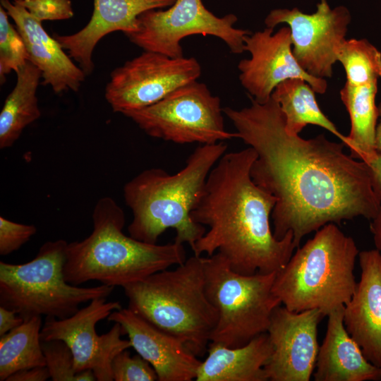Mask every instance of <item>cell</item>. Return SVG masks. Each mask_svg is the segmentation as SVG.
<instances>
[{
    "label": "cell",
    "instance_id": "obj_14",
    "mask_svg": "<svg viewBox=\"0 0 381 381\" xmlns=\"http://www.w3.org/2000/svg\"><path fill=\"white\" fill-rule=\"evenodd\" d=\"M324 317L318 309L294 312L280 305L274 310L267 331L272 346L264 367L268 380H310L320 348L318 327Z\"/></svg>",
    "mask_w": 381,
    "mask_h": 381
},
{
    "label": "cell",
    "instance_id": "obj_37",
    "mask_svg": "<svg viewBox=\"0 0 381 381\" xmlns=\"http://www.w3.org/2000/svg\"><path fill=\"white\" fill-rule=\"evenodd\" d=\"M379 121L377 122L375 131V149L378 153H381V102L377 106Z\"/></svg>",
    "mask_w": 381,
    "mask_h": 381
},
{
    "label": "cell",
    "instance_id": "obj_22",
    "mask_svg": "<svg viewBox=\"0 0 381 381\" xmlns=\"http://www.w3.org/2000/svg\"><path fill=\"white\" fill-rule=\"evenodd\" d=\"M378 80L375 78L361 85L346 82L340 90L351 122L350 132L342 143L349 148L353 158L363 162L377 153L375 138L379 114L375 97Z\"/></svg>",
    "mask_w": 381,
    "mask_h": 381
},
{
    "label": "cell",
    "instance_id": "obj_33",
    "mask_svg": "<svg viewBox=\"0 0 381 381\" xmlns=\"http://www.w3.org/2000/svg\"><path fill=\"white\" fill-rule=\"evenodd\" d=\"M50 378L47 367L37 366L16 372L6 381H45Z\"/></svg>",
    "mask_w": 381,
    "mask_h": 381
},
{
    "label": "cell",
    "instance_id": "obj_28",
    "mask_svg": "<svg viewBox=\"0 0 381 381\" xmlns=\"http://www.w3.org/2000/svg\"><path fill=\"white\" fill-rule=\"evenodd\" d=\"M29 60L25 42L18 30L8 20L6 10L0 6V78L5 82L6 75L16 73Z\"/></svg>",
    "mask_w": 381,
    "mask_h": 381
},
{
    "label": "cell",
    "instance_id": "obj_19",
    "mask_svg": "<svg viewBox=\"0 0 381 381\" xmlns=\"http://www.w3.org/2000/svg\"><path fill=\"white\" fill-rule=\"evenodd\" d=\"M344 308L328 314L325 337L316 360L315 381H366L381 380V367L369 362L347 332Z\"/></svg>",
    "mask_w": 381,
    "mask_h": 381
},
{
    "label": "cell",
    "instance_id": "obj_30",
    "mask_svg": "<svg viewBox=\"0 0 381 381\" xmlns=\"http://www.w3.org/2000/svg\"><path fill=\"white\" fill-rule=\"evenodd\" d=\"M115 381H154L157 375L152 365L139 354L131 356L126 349L114 359L111 365Z\"/></svg>",
    "mask_w": 381,
    "mask_h": 381
},
{
    "label": "cell",
    "instance_id": "obj_7",
    "mask_svg": "<svg viewBox=\"0 0 381 381\" xmlns=\"http://www.w3.org/2000/svg\"><path fill=\"white\" fill-rule=\"evenodd\" d=\"M67 246L63 239L47 241L26 263L1 261L0 306L24 320L42 315L64 319L75 313L80 304L109 296L114 286L79 287L66 281Z\"/></svg>",
    "mask_w": 381,
    "mask_h": 381
},
{
    "label": "cell",
    "instance_id": "obj_26",
    "mask_svg": "<svg viewBox=\"0 0 381 381\" xmlns=\"http://www.w3.org/2000/svg\"><path fill=\"white\" fill-rule=\"evenodd\" d=\"M337 56L344 69L346 83L361 85L381 78V52L366 39H345Z\"/></svg>",
    "mask_w": 381,
    "mask_h": 381
},
{
    "label": "cell",
    "instance_id": "obj_11",
    "mask_svg": "<svg viewBox=\"0 0 381 381\" xmlns=\"http://www.w3.org/2000/svg\"><path fill=\"white\" fill-rule=\"evenodd\" d=\"M202 72L193 57L171 58L144 51L113 70L104 97L122 114L150 106L177 88L197 80Z\"/></svg>",
    "mask_w": 381,
    "mask_h": 381
},
{
    "label": "cell",
    "instance_id": "obj_32",
    "mask_svg": "<svg viewBox=\"0 0 381 381\" xmlns=\"http://www.w3.org/2000/svg\"><path fill=\"white\" fill-rule=\"evenodd\" d=\"M34 225L20 224L0 217V255H6L18 250L35 234Z\"/></svg>",
    "mask_w": 381,
    "mask_h": 381
},
{
    "label": "cell",
    "instance_id": "obj_29",
    "mask_svg": "<svg viewBox=\"0 0 381 381\" xmlns=\"http://www.w3.org/2000/svg\"><path fill=\"white\" fill-rule=\"evenodd\" d=\"M124 334L121 325L114 322L111 329L99 336V346L92 369L97 381H112V362L121 351L131 347V341L122 339Z\"/></svg>",
    "mask_w": 381,
    "mask_h": 381
},
{
    "label": "cell",
    "instance_id": "obj_36",
    "mask_svg": "<svg viewBox=\"0 0 381 381\" xmlns=\"http://www.w3.org/2000/svg\"><path fill=\"white\" fill-rule=\"evenodd\" d=\"M370 230L373 234L375 248L381 253V209L377 215L372 219Z\"/></svg>",
    "mask_w": 381,
    "mask_h": 381
},
{
    "label": "cell",
    "instance_id": "obj_3",
    "mask_svg": "<svg viewBox=\"0 0 381 381\" xmlns=\"http://www.w3.org/2000/svg\"><path fill=\"white\" fill-rule=\"evenodd\" d=\"M226 150L224 141L200 145L177 173L170 174L161 168H150L127 182L123 195L133 214L128 226L129 235L156 244L161 234L174 229V241L188 243L192 249L206 228L193 220L191 212L202 193L210 171Z\"/></svg>",
    "mask_w": 381,
    "mask_h": 381
},
{
    "label": "cell",
    "instance_id": "obj_24",
    "mask_svg": "<svg viewBox=\"0 0 381 381\" xmlns=\"http://www.w3.org/2000/svg\"><path fill=\"white\" fill-rule=\"evenodd\" d=\"M315 93L312 87L301 78L286 80L275 87L272 97L283 114L286 131L291 135H299L307 125L312 124L325 128L343 142L345 135L322 112Z\"/></svg>",
    "mask_w": 381,
    "mask_h": 381
},
{
    "label": "cell",
    "instance_id": "obj_13",
    "mask_svg": "<svg viewBox=\"0 0 381 381\" xmlns=\"http://www.w3.org/2000/svg\"><path fill=\"white\" fill-rule=\"evenodd\" d=\"M244 44L250 57L238 62V78L248 96L256 102H267L275 87L291 78L306 80L318 94L327 91L326 79L310 75L296 61L288 26L275 32L270 28L251 32L244 37Z\"/></svg>",
    "mask_w": 381,
    "mask_h": 381
},
{
    "label": "cell",
    "instance_id": "obj_34",
    "mask_svg": "<svg viewBox=\"0 0 381 381\" xmlns=\"http://www.w3.org/2000/svg\"><path fill=\"white\" fill-rule=\"evenodd\" d=\"M365 162L369 168L373 191L381 202V153L377 152Z\"/></svg>",
    "mask_w": 381,
    "mask_h": 381
},
{
    "label": "cell",
    "instance_id": "obj_15",
    "mask_svg": "<svg viewBox=\"0 0 381 381\" xmlns=\"http://www.w3.org/2000/svg\"><path fill=\"white\" fill-rule=\"evenodd\" d=\"M108 320L121 325L138 354L155 370L159 381L195 380L201 361L184 344L129 308L112 312Z\"/></svg>",
    "mask_w": 381,
    "mask_h": 381
},
{
    "label": "cell",
    "instance_id": "obj_1",
    "mask_svg": "<svg viewBox=\"0 0 381 381\" xmlns=\"http://www.w3.org/2000/svg\"><path fill=\"white\" fill-rule=\"evenodd\" d=\"M241 109L225 107L237 138L252 147L257 157L252 180L277 200L271 217L273 234L302 238L329 223L363 217L374 219L381 202L373 191L368 164L344 152V143L323 134L304 139L285 129L283 114L271 98Z\"/></svg>",
    "mask_w": 381,
    "mask_h": 381
},
{
    "label": "cell",
    "instance_id": "obj_27",
    "mask_svg": "<svg viewBox=\"0 0 381 381\" xmlns=\"http://www.w3.org/2000/svg\"><path fill=\"white\" fill-rule=\"evenodd\" d=\"M46 366L53 381H95L94 373L87 369L77 373L74 358L68 346L61 340L42 341Z\"/></svg>",
    "mask_w": 381,
    "mask_h": 381
},
{
    "label": "cell",
    "instance_id": "obj_35",
    "mask_svg": "<svg viewBox=\"0 0 381 381\" xmlns=\"http://www.w3.org/2000/svg\"><path fill=\"white\" fill-rule=\"evenodd\" d=\"M24 319L15 311L0 306V336L16 328Z\"/></svg>",
    "mask_w": 381,
    "mask_h": 381
},
{
    "label": "cell",
    "instance_id": "obj_23",
    "mask_svg": "<svg viewBox=\"0 0 381 381\" xmlns=\"http://www.w3.org/2000/svg\"><path fill=\"white\" fill-rule=\"evenodd\" d=\"M16 74V84L0 113L1 149L11 147L24 128L41 116L36 95L41 71L28 60Z\"/></svg>",
    "mask_w": 381,
    "mask_h": 381
},
{
    "label": "cell",
    "instance_id": "obj_9",
    "mask_svg": "<svg viewBox=\"0 0 381 381\" xmlns=\"http://www.w3.org/2000/svg\"><path fill=\"white\" fill-rule=\"evenodd\" d=\"M219 97L197 80L160 101L123 114L150 137L177 144H214L236 137L226 130Z\"/></svg>",
    "mask_w": 381,
    "mask_h": 381
},
{
    "label": "cell",
    "instance_id": "obj_4",
    "mask_svg": "<svg viewBox=\"0 0 381 381\" xmlns=\"http://www.w3.org/2000/svg\"><path fill=\"white\" fill-rule=\"evenodd\" d=\"M92 217L91 234L67 246L64 274L71 284L95 280L123 287L186 260L181 243L150 244L125 235L123 210L110 197L97 202Z\"/></svg>",
    "mask_w": 381,
    "mask_h": 381
},
{
    "label": "cell",
    "instance_id": "obj_31",
    "mask_svg": "<svg viewBox=\"0 0 381 381\" xmlns=\"http://www.w3.org/2000/svg\"><path fill=\"white\" fill-rule=\"evenodd\" d=\"M35 18L44 20H67L73 17L71 0H15Z\"/></svg>",
    "mask_w": 381,
    "mask_h": 381
},
{
    "label": "cell",
    "instance_id": "obj_5",
    "mask_svg": "<svg viewBox=\"0 0 381 381\" xmlns=\"http://www.w3.org/2000/svg\"><path fill=\"white\" fill-rule=\"evenodd\" d=\"M128 308L202 356L218 320L205 291L204 258L195 255L122 287Z\"/></svg>",
    "mask_w": 381,
    "mask_h": 381
},
{
    "label": "cell",
    "instance_id": "obj_2",
    "mask_svg": "<svg viewBox=\"0 0 381 381\" xmlns=\"http://www.w3.org/2000/svg\"><path fill=\"white\" fill-rule=\"evenodd\" d=\"M257 157L250 147L225 152L210 171L193 220L208 230L192 250L194 255L222 254L241 274L278 272L296 248L291 231L281 240L271 229L276 198L250 176Z\"/></svg>",
    "mask_w": 381,
    "mask_h": 381
},
{
    "label": "cell",
    "instance_id": "obj_17",
    "mask_svg": "<svg viewBox=\"0 0 381 381\" xmlns=\"http://www.w3.org/2000/svg\"><path fill=\"white\" fill-rule=\"evenodd\" d=\"M361 277L344 308V323L366 359L381 367V253H358Z\"/></svg>",
    "mask_w": 381,
    "mask_h": 381
},
{
    "label": "cell",
    "instance_id": "obj_6",
    "mask_svg": "<svg viewBox=\"0 0 381 381\" xmlns=\"http://www.w3.org/2000/svg\"><path fill=\"white\" fill-rule=\"evenodd\" d=\"M358 253L351 236L336 224H327L297 248L277 273L272 291L289 310L318 309L327 316L344 306L355 291L353 270Z\"/></svg>",
    "mask_w": 381,
    "mask_h": 381
},
{
    "label": "cell",
    "instance_id": "obj_21",
    "mask_svg": "<svg viewBox=\"0 0 381 381\" xmlns=\"http://www.w3.org/2000/svg\"><path fill=\"white\" fill-rule=\"evenodd\" d=\"M272 351L267 332L236 348L210 342L196 381H267L264 367Z\"/></svg>",
    "mask_w": 381,
    "mask_h": 381
},
{
    "label": "cell",
    "instance_id": "obj_16",
    "mask_svg": "<svg viewBox=\"0 0 381 381\" xmlns=\"http://www.w3.org/2000/svg\"><path fill=\"white\" fill-rule=\"evenodd\" d=\"M176 0H94V9L87 24L69 35L54 37L86 75L94 70L92 54L95 46L107 35L123 32L126 35L138 28V16L149 10L162 9Z\"/></svg>",
    "mask_w": 381,
    "mask_h": 381
},
{
    "label": "cell",
    "instance_id": "obj_25",
    "mask_svg": "<svg viewBox=\"0 0 381 381\" xmlns=\"http://www.w3.org/2000/svg\"><path fill=\"white\" fill-rule=\"evenodd\" d=\"M41 316H34L0 337V380L21 370L45 366L41 345Z\"/></svg>",
    "mask_w": 381,
    "mask_h": 381
},
{
    "label": "cell",
    "instance_id": "obj_10",
    "mask_svg": "<svg viewBox=\"0 0 381 381\" xmlns=\"http://www.w3.org/2000/svg\"><path fill=\"white\" fill-rule=\"evenodd\" d=\"M138 28L126 35L144 51L157 52L171 58L183 56L181 40L188 36H214L222 40L231 53L245 52L244 37L252 32L234 27V13L218 17L202 0H176L167 9H152L141 13Z\"/></svg>",
    "mask_w": 381,
    "mask_h": 381
},
{
    "label": "cell",
    "instance_id": "obj_20",
    "mask_svg": "<svg viewBox=\"0 0 381 381\" xmlns=\"http://www.w3.org/2000/svg\"><path fill=\"white\" fill-rule=\"evenodd\" d=\"M122 308L118 301L97 297L73 315L64 319L47 317L40 331L42 341L61 340L71 349L77 373L92 369L99 346L95 326L114 310Z\"/></svg>",
    "mask_w": 381,
    "mask_h": 381
},
{
    "label": "cell",
    "instance_id": "obj_8",
    "mask_svg": "<svg viewBox=\"0 0 381 381\" xmlns=\"http://www.w3.org/2000/svg\"><path fill=\"white\" fill-rule=\"evenodd\" d=\"M204 258L205 291L217 311L210 342L236 348L267 332L281 301L272 291L277 272L245 275L219 253Z\"/></svg>",
    "mask_w": 381,
    "mask_h": 381
},
{
    "label": "cell",
    "instance_id": "obj_12",
    "mask_svg": "<svg viewBox=\"0 0 381 381\" xmlns=\"http://www.w3.org/2000/svg\"><path fill=\"white\" fill-rule=\"evenodd\" d=\"M351 20L344 6L332 8L327 0H320L317 10L306 13L294 7L274 8L265 17L266 28L286 24L290 28L292 52L299 66L318 78H330L337 61V52L346 39Z\"/></svg>",
    "mask_w": 381,
    "mask_h": 381
},
{
    "label": "cell",
    "instance_id": "obj_18",
    "mask_svg": "<svg viewBox=\"0 0 381 381\" xmlns=\"http://www.w3.org/2000/svg\"><path fill=\"white\" fill-rule=\"evenodd\" d=\"M0 3L15 22L25 42L29 61L41 71L42 84L50 85L56 94L78 91L85 73L64 52L58 41L48 35L42 22L15 0H0Z\"/></svg>",
    "mask_w": 381,
    "mask_h": 381
}]
</instances>
